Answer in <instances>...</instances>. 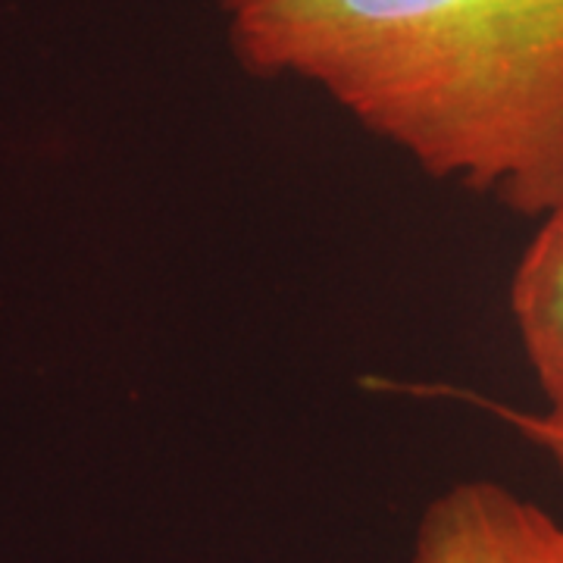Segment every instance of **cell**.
<instances>
[{"label": "cell", "mask_w": 563, "mask_h": 563, "mask_svg": "<svg viewBox=\"0 0 563 563\" xmlns=\"http://www.w3.org/2000/svg\"><path fill=\"white\" fill-rule=\"evenodd\" d=\"M410 563H563V523L507 485L461 483L422 510Z\"/></svg>", "instance_id": "7a4b0ae2"}, {"label": "cell", "mask_w": 563, "mask_h": 563, "mask_svg": "<svg viewBox=\"0 0 563 563\" xmlns=\"http://www.w3.org/2000/svg\"><path fill=\"white\" fill-rule=\"evenodd\" d=\"M510 313L548 404L544 417L563 426V207L542 217L514 269Z\"/></svg>", "instance_id": "3957f363"}, {"label": "cell", "mask_w": 563, "mask_h": 563, "mask_svg": "<svg viewBox=\"0 0 563 563\" xmlns=\"http://www.w3.org/2000/svg\"><path fill=\"white\" fill-rule=\"evenodd\" d=\"M495 413H501L504 420L510 426H517L526 439L542 448L544 454L554 461V466L561 470L563 476V426L561 422L548 420L544 413H520V410H510V407H492Z\"/></svg>", "instance_id": "277c9868"}, {"label": "cell", "mask_w": 563, "mask_h": 563, "mask_svg": "<svg viewBox=\"0 0 563 563\" xmlns=\"http://www.w3.org/2000/svg\"><path fill=\"white\" fill-rule=\"evenodd\" d=\"M235 60L320 88L426 176L563 207V0H220Z\"/></svg>", "instance_id": "6da1fadb"}]
</instances>
